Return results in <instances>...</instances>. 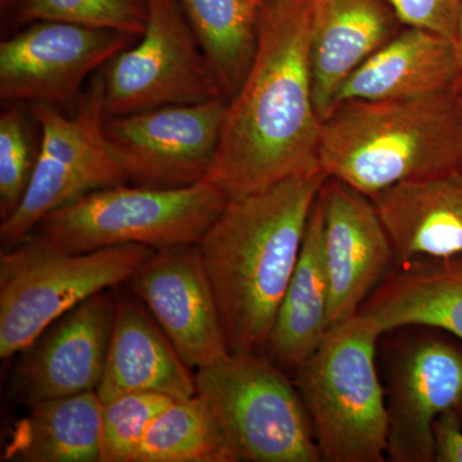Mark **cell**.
Segmentation results:
<instances>
[{"mask_svg":"<svg viewBox=\"0 0 462 462\" xmlns=\"http://www.w3.org/2000/svg\"><path fill=\"white\" fill-rule=\"evenodd\" d=\"M385 331L425 325L462 339V256L413 264L388 279L361 307Z\"/></svg>","mask_w":462,"mask_h":462,"instance_id":"22","label":"cell"},{"mask_svg":"<svg viewBox=\"0 0 462 462\" xmlns=\"http://www.w3.org/2000/svg\"><path fill=\"white\" fill-rule=\"evenodd\" d=\"M372 199L396 263L462 256V167L402 182Z\"/></svg>","mask_w":462,"mask_h":462,"instance_id":"18","label":"cell"},{"mask_svg":"<svg viewBox=\"0 0 462 462\" xmlns=\"http://www.w3.org/2000/svg\"><path fill=\"white\" fill-rule=\"evenodd\" d=\"M115 309L107 291L60 316L20 352L9 396L27 407L97 392L105 373Z\"/></svg>","mask_w":462,"mask_h":462,"instance_id":"13","label":"cell"},{"mask_svg":"<svg viewBox=\"0 0 462 462\" xmlns=\"http://www.w3.org/2000/svg\"><path fill=\"white\" fill-rule=\"evenodd\" d=\"M139 300L116 302L105 373L97 388L102 402L134 392L173 400L196 396V374Z\"/></svg>","mask_w":462,"mask_h":462,"instance_id":"17","label":"cell"},{"mask_svg":"<svg viewBox=\"0 0 462 462\" xmlns=\"http://www.w3.org/2000/svg\"><path fill=\"white\" fill-rule=\"evenodd\" d=\"M229 100L248 74L257 45V7L251 0H179Z\"/></svg>","mask_w":462,"mask_h":462,"instance_id":"23","label":"cell"},{"mask_svg":"<svg viewBox=\"0 0 462 462\" xmlns=\"http://www.w3.org/2000/svg\"><path fill=\"white\" fill-rule=\"evenodd\" d=\"M383 331L356 314L328 331L314 355L294 367V384L311 419L322 460L382 462L387 457L388 407L376 372Z\"/></svg>","mask_w":462,"mask_h":462,"instance_id":"4","label":"cell"},{"mask_svg":"<svg viewBox=\"0 0 462 462\" xmlns=\"http://www.w3.org/2000/svg\"><path fill=\"white\" fill-rule=\"evenodd\" d=\"M324 172L231 197L197 243L230 352L261 354L296 269Z\"/></svg>","mask_w":462,"mask_h":462,"instance_id":"2","label":"cell"},{"mask_svg":"<svg viewBox=\"0 0 462 462\" xmlns=\"http://www.w3.org/2000/svg\"><path fill=\"white\" fill-rule=\"evenodd\" d=\"M324 217V257L330 285V329L358 314L394 261L375 203L337 179L319 194Z\"/></svg>","mask_w":462,"mask_h":462,"instance_id":"14","label":"cell"},{"mask_svg":"<svg viewBox=\"0 0 462 462\" xmlns=\"http://www.w3.org/2000/svg\"><path fill=\"white\" fill-rule=\"evenodd\" d=\"M398 23L383 0H315L310 65L316 111L322 121L338 107L346 81L396 35Z\"/></svg>","mask_w":462,"mask_h":462,"instance_id":"16","label":"cell"},{"mask_svg":"<svg viewBox=\"0 0 462 462\" xmlns=\"http://www.w3.org/2000/svg\"><path fill=\"white\" fill-rule=\"evenodd\" d=\"M126 282L191 369L230 354L217 298L197 245L157 249Z\"/></svg>","mask_w":462,"mask_h":462,"instance_id":"12","label":"cell"},{"mask_svg":"<svg viewBox=\"0 0 462 462\" xmlns=\"http://www.w3.org/2000/svg\"><path fill=\"white\" fill-rule=\"evenodd\" d=\"M135 462H236L205 397L176 400L154 419Z\"/></svg>","mask_w":462,"mask_h":462,"instance_id":"24","label":"cell"},{"mask_svg":"<svg viewBox=\"0 0 462 462\" xmlns=\"http://www.w3.org/2000/svg\"><path fill=\"white\" fill-rule=\"evenodd\" d=\"M251 2H252V5H254V7L258 8V5H260L261 3H263L264 0H251Z\"/></svg>","mask_w":462,"mask_h":462,"instance_id":"32","label":"cell"},{"mask_svg":"<svg viewBox=\"0 0 462 462\" xmlns=\"http://www.w3.org/2000/svg\"><path fill=\"white\" fill-rule=\"evenodd\" d=\"M0 254V357L20 354L60 316L126 282L156 249L116 245L74 254L39 234Z\"/></svg>","mask_w":462,"mask_h":462,"instance_id":"5","label":"cell"},{"mask_svg":"<svg viewBox=\"0 0 462 462\" xmlns=\"http://www.w3.org/2000/svg\"><path fill=\"white\" fill-rule=\"evenodd\" d=\"M226 103L220 97L107 117L106 138L126 181L182 188L205 180L220 142Z\"/></svg>","mask_w":462,"mask_h":462,"instance_id":"10","label":"cell"},{"mask_svg":"<svg viewBox=\"0 0 462 462\" xmlns=\"http://www.w3.org/2000/svg\"><path fill=\"white\" fill-rule=\"evenodd\" d=\"M457 100H458V107H460L461 117H462V80H461L460 87H458Z\"/></svg>","mask_w":462,"mask_h":462,"instance_id":"31","label":"cell"},{"mask_svg":"<svg viewBox=\"0 0 462 462\" xmlns=\"http://www.w3.org/2000/svg\"><path fill=\"white\" fill-rule=\"evenodd\" d=\"M229 197L211 181L182 188L115 185L87 194L39 224L44 238L74 254L139 245H197Z\"/></svg>","mask_w":462,"mask_h":462,"instance_id":"6","label":"cell"},{"mask_svg":"<svg viewBox=\"0 0 462 462\" xmlns=\"http://www.w3.org/2000/svg\"><path fill=\"white\" fill-rule=\"evenodd\" d=\"M135 38L57 21L29 23L0 44V98L78 106L89 75Z\"/></svg>","mask_w":462,"mask_h":462,"instance_id":"11","label":"cell"},{"mask_svg":"<svg viewBox=\"0 0 462 462\" xmlns=\"http://www.w3.org/2000/svg\"><path fill=\"white\" fill-rule=\"evenodd\" d=\"M407 27L455 41L460 0H383Z\"/></svg>","mask_w":462,"mask_h":462,"instance_id":"28","label":"cell"},{"mask_svg":"<svg viewBox=\"0 0 462 462\" xmlns=\"http://www.w3.org/2000/svg\"><path fill=\"white\" fill-rule=\"evenodd\" d=\"M315 0H264L248 74L225 109L207 180L231 197L322 172V120L312 90Z\"/></svg>","mask_w":462,"mask_h":462,"instance_id":"1","label":"cell"},{"mask_svg":"<svg viewBox=\"0 0 462 462\" xmlns=\"http://www.w3.org/2000/svg\"><path fill=\"white\" fill-rule=\"evenodd\" d=\"M236 462H319L311 419L294 383L261 354L230 352L197 370Z\"/></svg>","mask_w":462,"mask_h":462,"instance_id":"7","label":"cell"},{"mask_svg":"<svg viewBox=\"0 0 462 462\" xmlns=\"http://www.w3.org/2000/svg\"><path fill=\"white\" fill-rule=\"evenodd\" d=\"M456 410H457L458 416H460V419H461V421H462V403Z\"/></svg>","mask_w":462,"mask_h":462,"instance_id":"33","label":"cell"},{"mask_svg":"<svg viewBox=\"0 0 462 462\" xmlns=\"http://www.w3.org/2000/svg\"><path fill=\"white\" fill-rule=\"evenodd\" d=\"M462 67L454 42L407 27L379 48L346 81L340 103L422 98L460 87Z\"/></svg>","mask_w":462,"mask_h":462,"instance_id":"19","label":"cell"},{"mask_svg":"<svg viewBox=\"0 0 462 462\" xmlns=\"http://www.w3.org/2000/svg\"><path fill=\"white\" fill-rule=\"evenodd\" d=\"M457 91L340 103L322 121L321 171L374 199L402 182L462 167Z\"/></svg>","mask_w":462,"mask_h":462,"instance_id":"3","label":"cell"},{"mask_svg":"<svg viewBox=\"0 0 462 462\" xmlns=\"http://www.w3.org/2000/svg\"><path fill=\"white\" fill-rule=\"evenodd\" d=\"M388 394V457L436 461L434 422L462 403V355L440 340L416 343L394 364Z\"/></svg>","mask_w":462,"mask_h":462,"instance_id":"15","label":"cell"},{"mask_svg":"<svg viewBox=\"0 0 462 462\" xmlns=\"http://www.w3.org/2000/svg\"><path fill=\"white\" fill-rule=\"evenodd\" d=\"M434 456L438 462H462V428L457 410L438 416L433 425Z\"/></svg>","mask_w":462,"mask_h":462,"instance_id":"29","label":"cell"},{"mask_svg":"<svg viewBox=\"0 0 462 462\" xmlns=\"http://www.w3.org/2000/svg\"><path fill=\"white\" fill-rule=\"evenodd\" d=\"M32 116L41 129V147L23 202L0 225V239L7 247L29 236L51 212L93 191L127 182L106 138L103 76L90 81L74 115L33 103Z\"/></svg>","mask_w":462,"mask_h":462,"instance_id":"8","label":"cell"},{"mask_svg":"<svg viewBox=\"0 0 462 462\" xmlns=\"http://www.w3.org/2000/svg\"><path fill=\"white\" fill-rule=\"evenodd\" d=\"M329 330L330 285L324 257V217L318 197L266 349L282 364L296 367L315 354Z\"/></svg>","mask_w":462,"mask_h":462,"instance_id":"20","label":"cell"},{"mask_svg":"<svg viewBox=\"0 0 462 462\" xmlns=\"http://www.w3.org/2000/svg\"><path fill=\"white\" fill-rule=\"evenodd\" d=\"M173 398L134 392L102 402L100 462H135L145 433Z\"/></svg>","mask_w":462,"mask_h":462,"instance_id":"26","label":"cell"},{"mask_svg":"<svg viewBox=\"0 0 462 462\" xmlns=\"http://www.w3.org/2000/svg\"><path fill=\"white\" fill-rule=\"evenodd\" d=\"M102 401L96 391L27 406L3 449L8 462H100Z\"/></svg>","mask_w":462,"mask_h":462,"instance_id":"21","label":"cell"},{"mask_svg":"<svg viewBox=\"0 0 462 462\" xmlns=\"http://www.w3.org/2000/svg\"><path fill=\"white\" fill-rule=\"evenodd\" d=\"M145 2V32L102 75L107 117L226 98L180 2Z\"/></svg>","mask_w":462,"mask_h":462,"instance_id":"9","label":"cell"},{"mask_svg":"<svg viewBox=\"0 0 462 462\" xmlns=\"http://www.w3.org/2000/svg\"><path fill=\"white\" fill-rule=\"evenodd\" d=\"M14 20L18 25L57 21L141 38L148 8L145 0H21Z\"/></svg>","mask_w":462,"mask_h":462,"instance_id":"25","label":"cell"},{"mask_svg":"<svg viewBox=\"0 0 462 462\" xmlns=\"http://www.w3.org/2000/svg\"><path fill=\"white\" fill-rule=\"evenodd\" d=\"M454 44L462 67V0H460V7H458L457 26H456Z\"/></svg>","mask_w":462,"mask_h":462,"instance_id":"30","label":"cell"},{"mask_svg":"<svg viewBox=\"0 0 462 462\" xmlns=\"http://www.w3.org/2000/svg\"><path fill=\"white\" fill-rule=\"evenodd\" d=\"M25 118L9 107L0 116V217H9L25 197L35 167Z\"/></svg>","mask_w":462,"mask_h":462,"instance_id":"27","label":"cell"}]
</instances>
